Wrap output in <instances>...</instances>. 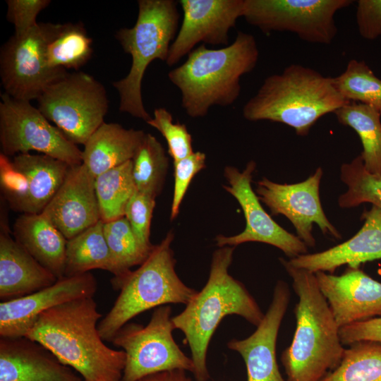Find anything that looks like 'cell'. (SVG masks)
<instances>
[{"label":"cell","mask_w":381,"mask_h":381,"mask_svg":"<svg viewBox=\"0 0 381 381\" xmlns=\"http://www.w3.org/2000/svg\"><path fill=\"white\" fill-rule=\"evenodd\" d=\"M102 317L93 297L78 298L43 312L24 337L45 346L85 381H121L126 353L104 344L97 327Z\"/></svg>","instance_id":"cell-1"},{"label":"cell","mask_w":381,"mask_h":381,"mask_svg":"<svg viewBox=\"0 0 381 381\" xmlns=\"http://www.w3.org/2000/svg\"><path fill=\"white\" fill-rule=\"evenodd\" d=\"M235 247L224 246L212 254L208 279L184 310L172 317L174 329L186 337L197 381H207V354L210 340L222 319L237 315L258 326L264 315L258 304L238 280L229 273Z\"/></svg>","instance_id":"cell-2"},{"label":"cell","mask_w":381,"mask_h":381,"mask_svg":"<svg viewBox=\"0 0 381 381\" xmlns=\"http://www.w3.org/2000/svg\"><path fill=\"white\" fill-rule=\"evenodd\" d=\"M187 56L168 78L180 90L188 116L200 118L214 106L227 107L237 100L241 78L254 69L259 50L253 35L238 31L227 46L210 49L201 44Z\"/></svg>","instance_id":"cell-3"},{"label":"cell","mask_w":381,"mask_h":381,"mask_svg":"<svg viewBox=\"0 0 381 381\" xmlns=\"http://www.w3.org/2000/svg\"><path fill=\"white\" fill-rule=\"evenodd\" d=\"M279 260L292 279L298 298L295 334L282 355L288 381H320L342 358L345 349L339 327L315 273L295 267L284 258Z\"/></svg>","instance_id":"cell-4"},{"label":"cell","mask_w":381,"mask_h":381,"mask_svg":"<svg viewBox=\"0 0 381 381\" xmlns=\"http://www.w3.org/2000/svg\"><path fill=\"white\" fill-rule=\"evenodd\" d=\"M349 102L336 90L332 77L291 64L281 73L267 76L242 113L248 121L282 123L305 136L321 117Z\"/></svg>","instance_id":"cell-5"},{"label":"cell","mask_w":381,"mask_h":381,"mask_svg":"<svg viewBox=\"0 0 381 381\" xmlns=\"http://www.w3.org/2000/svg\"><path fill=\"white\" fill-rule=\"evenodd\" d=\"M174 237V232L169 231L137 270L120 278H112V286L120 290V294L98 323L104 341H111L118 330L136 315L169 303L187 305L197 294L176 272L171 248Z\"/></svg>","instance_id":"cell-6"},{"label":"cell","mask_w":381,"mask_h":381,"mask_svg":"<svg viewBox=\"0 0 381 381\" xmlns=\"http://www.w3.org/2000/svg\"><path fill=\"white\" fill-rule=\"evenodd\" d=\"M177 4L174 0L138 1V13L134 26L121 28L115 35L132 61L126 77L113 83L119 95V111L146 123L152 117L143 102V79L152 61H167L179 29Z\"/></svg>","instance_id":"cell-7"},{"label":"cell","mask_w":381,"mask_h":381,"mask_svg":"<svg viewBox=\"0 0 381 381\" xmlns=\"http://www.w3.org/2000/svg\"><path fill=\"white\" fill-rule=\"evenodd\" d=\"M37 101L42 114L76 145H85L104 122L108 111L104 87L82 71L67 73L57 79Z\"/></svg>","instance_id":"cell-8"},{"label":"cell","mask_w":381,"mask_h":381,"mask_svg":"<svg viewBox=\"0 0 381 381\" xmlns=\"http://www.w3.org/2000/svg\"><path fill=\"white\" fill-rule=\"evenodd\" d=\"M171 315L170 306L157 307L147 325L128 322L115 334L111 342L126 353L121 381H137L176 369L194 373L192 358L181 350L173 337Z\"/></svg>","instance_id":"cell-9"},{"label":"cell","mask_w":381,"mask_h":381,"mask_svg":"<svg viewBox=\"0 0 381 381\" xmlns=\"http://www.w3.org/2000/svg\"><path fill=\"white\" fill-rule=\"evenodd\" d=\"M351 0H245L243 17L265 34L290 32L310 43L328 44L337 33L335 13Z\"/></svg>","instance_id":"cell-10"},{"label":"cell","mask_w":381,"mask_h":381,"mask_svg":"<svg viewBox=\"0 0 381 381\" xmlns=\"http://www.w3.org/2000/svg\"><path fill=\"white\" fill-rule=\"evenodd\" d=\"M0 144L7 157L37 151L69 165L82 164V151L39 109L5 92L1 94Z\"/></svg>","instance_id":"cell-11"},{"label":"cell","mask_w":381,"mask_h":381,"mask_svg":"<svg viewBox=\"0 0 381 381\" xmlns=\"http://www.w3.org/2000/svg\"><path fill=\"white\" fill-rule=\"evenodd\" d=\"M56 23H38L28 32L11 36L0 50V78L5 93L30 102L66 75L65 71L49 68L45 50Z\"/></svg>","instance_id":"cell-12"},{"label":"cell","mask_w":381,"mask_h":381,"mask_svg":"<svg viewBox=\"0 0 381 381\" xmlns=\"http://www.w3.org/2000/svg\"><path fill=\"white\" fill-rule=\"evenodd\" d=\"M71 165L40 154H18L10 159L0 154V187L12 210L40 214L62 184Z\"/></svg>","instance_id":"cell-13"},{"label":"cell","mask_w":381,"mask_h":381,"mask_svg":"<svg viewBox=\"0 0 381 381\" xmlns=\"http://www.w3.org/2000/svg\"><path fill=\"white\" fill-rule=\"evenodd\" d=\"M256 164L250 161L240 171L236 167L226 166L224 176L228 185L223 188L235 198L245 217L246 227L238 234L215 237L217 246L236 247L246 242H260L275 246L290 259L308 253V246L297 236L279 226L264 210L253 190L251 182Z\"/></svg>","instance_id":"cell-14"},{"label":"cell","mask_w":381,"mask_h":381,"mask_svg":"<svg viewBox=\"0 0 381 381\" xmlns=\"http://www.w3.org/2000/svg\"><path fill=\"white\" fill-rule=\"evenodd\" d=\"M321 167L306 180L296 183H278L264 177L257 183L255 193L274 215L282 214L292 223L297 236L308 247H314L313 225L316 224L324 234L341 238L339 231L329 221L320 198Z\"/></svg>","instance_id":"cell-15"},{"label":"cell","mask_w":381,"mask_h":381,"mask_svg":"<svg viewBox=\"0 0 381 381\" xmlns=\"http://www.w3.org/2000/svg\"><path fill=\"white\" fill-rule=\"evenodd\" d=\"M183 19L166 64H176L195 46L228 45L229 33L243 17L245 0H180Z\"/></svg>","instance_id":"cell-16"},{"label":"cell","mask_w":381,"mask_h":381,"mask_svg":"<svg viewBox=\"0 0 381 381\" xmlns=\"http://www.w3.org/2000/svg\"><path fill=\"white\" fill-rule=\"evenodd\" d=\"M96 290V279L87 272L64 277L30 294L3 301L0 303V336L24 337L43 312L68 301L93 297Z\"/></svg>","instance_id":"cell-17"},{"label":"cell","mask_w":381,"mask_h":381,"mask_svg":"<svg viewBox=\"0 0 381 381\" xmlns=\"http://www.w3.org/2000/svg\"><path fill=\"white\" fill-rule=\"evenodd\" d=\"M315 274L339 328L381 317V283L359 268L348 267L341 275Z\"/></svg>","instance_id":"cell-18"},{"label":"cell","mask_w":381,"mask_h":381,"mask_svg":"<svg viewBox=\"0 0 381 381\" xmlns=\"http://www.w3.org/2000/svg\"><path fill=\"white\" fill-rule=\"evenodd\" d=\"M95 181L83 164L71 165L42 212L67 240L101 220Z\"/></svg>","instance_id":"cell-19"},{"label":"cell","mask_w":381,"mask_h":381,"mask_svg":"<svg viewBox=\"0 0 381 381\" xmlns=\"http://www.w3.org/2000/svg\"><path fill=\"white\" fill-rule=\"evenodd\" d=\"M289 299L287 284L278 281L272 302L256 330L247 338L233 339L227 343L229 349L237 351L243 358L248 381H285L277 362L276 344Z\"/></svg>","instance_id":"cell-20"},{"label":"cell","mask_w":381,"mask_h":381,"mask_svg":"<svg viewBox=\"0 0 381 381\" xmlns=\"http://www.w3.org/2000/svg\"><path fill=\"white\" fill-rule=\"evenodd\" d=\"M0 381H85L48 349L26 337L0 338Z\"/></svg>","instance_id":"cell-21"},{"label":"cell","mask_w":381,"mask_h":381,"mask_svg":"<svg viewBox=\"0 0 381 381\" xmlns=\"http://www.w3.org/2000/svg\"><path fill=\"white\" fill-rule=\"evenodd\" d=\"M364 223L349 240L326 250L303 254L288 260L292 266L313 273L332 274L344 265L359 268L361 264L381 259V209L373 206L363 213Z\"/></svg>","instance_id":"cell-22"},{"label":"cell","mask_w":381,"mask_h":381,"mask_svg":"<svg viewBox=\"0 0 381 381\" xmlns=\"http://www.w3.org/2000/svg\"><path fill=\"white\" fill-rule=\"evenodd\" d=\"M58 279L6 233L0 234V298L22 297L54 284Z\"/></svg>","instance_id":"cell-23"},{"label":"cell","mask_w":381,"mask_h":381,"mask_svg":"<svg viewBox=\"0 0 381 381\" xmlns=\"http://www.w3.org/2000/svg\"><path fill=\"white\" fill-rule=\"evenodd\" d=\"M14 239L58 279L64 277L67 239L42 214H21L13 226Z\"/></svg>","instance_id":"cell-24"},{"label":"cell","mask_w":381,"mask_h":381,"mask_svg":"<svg viewBox=\"0 0 381 381\" xmlns=\"http://www.w3.org/2000/svg\"><path fill=\"white\" fill-rule=\"evenodd\" d=\"M145 133L104 122L90 137L82 151V164L96 178L131 160Z\"/></svg>","instance_id":"cell-25"},{"label":"cell","mask_w":381,"mask_h":381,"mask_svg":"<svg viewBox=\"0 0 381 381\" xmlns=\"http://www.w3.org/2000/svg\"><path fill=\"white\" fill-rule=\"evenodd\" d=\"M100 220L67 240L64 277H73L100 269L114 274L111 253Z\"/></svg>","instance_id":"cell-26"},{"label":"cell","mask_w":381,"mask_h":381,"mask_svg":"<svg viewBox=\"0 0 381 381\" xmlns=\"http://www.w3.org/2000/svg\"><path fill=\"white\" fill-rule=\"evenodd\" d=\"M334 114L340 123L351 128L358 135L363 145L360 155L365 169L371 174L381 175V114L368 105L350 102Z\"/></svg>","instance_id":"cell-27"},{"label":"cell","mask_w":381,"mask_h":381,"mask_svg":"<svg viewBox=\"0 0 381 381\" xmlns=\"http://www.w3.org/2000/svg\"><path fill=\"white\" fill-rule=\"evenodd\" d=\"M92 44L82 23H57L46 46L47 66L56 71H78L90 59Z\"/></svg>","instance_id":"cell-28"},{"label":"cell","mask_w":381,"mask_h":381,"mask_svg":"<svg viewBox=\"0 0 381 381\" xmlns=\"http://www.w3.org/2000/svg\"><path fill=\"white\" fill-rule=\"evenodd\" d=\"M100 219L108 222L125 217L126 206L135 193L132 160L114 167L95 178Z\"/></svg>","instance_id":"cell-29"},{"label":"cell","mask_w":381,"mask_h":381,"mask_svg":"<svg viewBox=\"0 0 381 381\" xmlns=\"http://www.w3.org/2000/svg\"><path fill=\"white\" fill-rule=\"evenodd\" d=\"M131 160L136 190L156 198L162 190L169 168L162 145L155 136L145 133Z\"/></svg>","instance_id":"cell-30"},{"label":"cell","mask_w":381,"mask_h":381,"mask_svg":"<svg viewBox=\"0 0 381 381\" xmlns=\"http://www.w3.org/2000/svg\"><path fill=\"white\" fill-rule=\"evenodd\" d=\"M320 381H381V342L361 341L349 345L338 366Z\"/></svg>","instance_id":"cell-31"},{"label":"cell","mask_w":381,"mask_h":381,"mask_svg":"<svg viewBox=\"0 0 381 381\" xmlns=\"http://www.w3.org/2000/svg\"><path fill=\"white\" fill-rule=\"evenodd\" d=\"M104 234L114 266V277L120 278L135 265H140L152 250L138 241L125 217L105 222Z\"/></svg>","instance_id":"cell-32"},{"label":"cell","mask_w":381,"mask_h":381,"mask_svg":"<svg viewBox=\"0 0 381 381\" xmlns=\"http://www.w3.org/2000/svg\"><path fill=\"white\" fill-rule=\"evenodd\" d=\"M332 78L346 100L368 105L381 114V79L364 61L350 60L345 71Z\"/></svg>","instance_id":"cell-33"},{"label":"cell","mask_w":381,"mask_h":381,"mask_svg":"<svg viewBox=\"0 0 381 381\" xmlns=\"http://www.w3.org/2000/svg\"><path fill=\"white\" fill-rule=\"evenodd\" d=\"M341 180L347 190L338 198L341 208H352L364 202L381 209V175L368 172L361 155L341 167Z\"/></svg>","instance_id":"cell-34"},{"label":"cell","mask_w":381,"mask_h":381,"mask_svg":"<svg viewBox=\"0 0 381 381\" xmlns=\"http://www.w3.org/2000/svg\"><path fill=\"white\" fill-rule=\"evenodd\" d=\"M147 123L157 129L164 138L168 145V153L174 162L194 152L192 136L186 126L179 121L174 122L171 114L167 109H155L153 117Z\"/></svg>","instance_id":"cell-35"},{"label":"cell","mask_w":381,"mask_h":381,"mask_svg":"<svg viewBox=\"0 0 381 381\" xmlns=\"http://www.w3.org/2000/svg\"><path fill=\"white\" fill-rule=\"evenodd\" d=\"M155 198L136 190L129 200L125 211L133 231L140 243L146 248L152 250L155 245L150 242V226L156 201Z\"/></svg>","instance_id":"cell-36"},{"label":"cell","mask_w":381,"mask_h":381,"mask_svg":"<svg viewBox=\"0 0 381 381\" xmlns=\"http://www.w3.org/2000/svg\"><path fill=\"white\" fill-rule=\"evenodd\" d=\"M206 155L197 151L174 162V186L170 218L174 219L179 213L180 206L193 177L206 167Z\"/></svg>","instance_id":"cell-37"},{"label":"cell","mask_w":381,"mask_h":381,"mask_svg":"<svg viewBox=\"0 0 381 381\" xmlns=\"http://www.w3.org/2000/svg\"><path fill=\"white\" fill-rule=\"evenodd\" d=\"M8 21L15 28L14 35L28 32L38 23L37 17L40 12L49 4V0H6Z\"/></svg>","instance_id":"cell-38"},{"label":"cell","mask_w":381,"mask_h":381,"mask_svg":"<svg viewBox=\"0 0 381 381\" xmlns=\"http://www.w3.org/2000/svg\"><path fill=\"white\" fill-rule=\"evenodd\" d=\"M356 17L363 38L372 40L381 36V0L357 1Z\"/></svg>","instance_id":"cell-39"},{"label":"cell","mask_w":381,"mask_h":381,"mask_svg":"<svg viewBox=\"0 0 381 381\" xmlns=\"http://www.w3.org/2000/svg\"><path fill=\"white\" fill-rule=\"evenodd\" d=\"M339 334L343 345H351L361 341L381 342V317L341 327Z\"/></svg>","instance_id":"cell-40"},{"label":"cell","mask_w":381,"mask_h":381,"mask_svg":"<svg viewBox=\"0 0 381 381\" xmlns=\"http://www.w3.org/2000/svg\"><path fill=\"white\" fill-rule=\"evenodd\" d=\"M137 381H193L183 370H165L145 376Z\"/></svg>","instance_id":"cell-41"}]
</instances>
